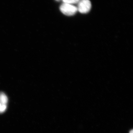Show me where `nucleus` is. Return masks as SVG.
<instances>
[{"instance_id": "nucleus-1", "label": "nucleus", "mask_w": 133, "mask_h": 133, "mask_svg": "<svg viewBox=\"0 0 133 133\" xmlns=\"http://www.w3.org/2000/svg\"><path fill=\"white\" fill-rule=\"evenodd\" d=\"M59 9L63 14L68 16L74 15L78 11L77 7L74 5L64 3L61 5Z\"/></svg>"}, {"instance_id": "nucleus-2", "label": "nucleus", "mask_w": 133, "mask_h": 133, "mask_svg": "<svg viewBox=\"0 0 133 133\" xmlns=\"http://www.w3.org/2000/svg\"><path fill=\"white\" fill-rule=\"evenodd\" d=\"M77 4L78 11L82 14L89 12L91 10V4L89 0H80Z\"/></svg>"}, {"instance_id": "nucleus-3", "label": "nucleus", "mask_w": 133, "mask_h": 133, "mask_svg": "<svg viewBox=\"0 0 133 133\" xmlns=\"http://www.w3.org/2000/svg\"><path fill=\"white\" fill-rule=\"evenodd\" d=\"M8 101L7 96L4 93H0V103L2 104L6 105Z\"/></svg>"}, {"instance_id": "nucleus-4", "label": "nucleus", "mask_w": 133, "mask_h": 133, "mask_svg": "<svg viewBox=\"0 0 133 133\" xmlns=\"http://www.w3.org/2000/svg\"><path fill=\"white\" fill-rule=\"evenodd\" d=\"M80 0H62L63 3L74 5L77 4Z\"/></svg>"}, {"instance_id": "nucleus-5", "label": "nucleus", "mask_w": 133, "mask_h": 133, "mask_svg": "<svg viewBox=\"0 0 133 133\" xmlns=\"http://www.w3.org/2000/svg\"><path fill=\"white\" fill-rule=\"evenodd\" d=\"M129 133H133V130H132L130 131Z\"/></svg>"}, {"instance_id": "nucleus-6", "label": "nucleus", "mask_w": 133, "mask_h": 133, "mask_svg": "<svg viewBox=\"0 0 133 133\" xmlns=\"http://www.w3.org/2000/svg\"><path fill=\"white\" fill-rule=\"evenodd\" d=\"M2 105H3V104H1V103H0V109H1V107Z\"/></svg>"}, {"instance_id": "nucleus-7", "label": "nucleus", "mask_w": 133, "mask_h": 133, "mask_svg": "<svg viewBox=\"0 0 133 133\" xmlns=\"http://www.w3.org/2000/svg\"><path fill=\"white\" fill-rule=\"evenodd\" d=\"M56 1H62V0H56Z\"/></svg>"}]
</instances>
